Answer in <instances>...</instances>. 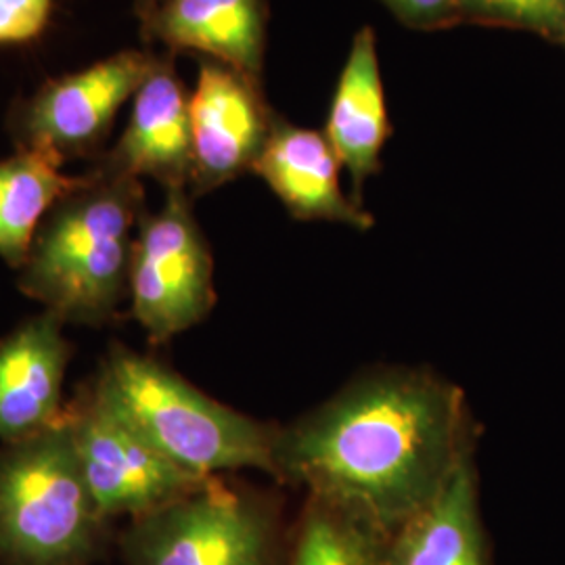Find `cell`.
<instances>
[{
	"mask_svg": "<svg viewBox=\"0 0 565 565\" xmlns=\"http://www.w3.org/2000/svg\"><path fill=\"white\" fill-rule=\"evenodd\" d=\"M469 455L463 392L431 373L392 369L364 375L279 427L275 478L394 534Z\"/></svg>",
	"mask_w": 565,
	"mask_h": 565,
	"instance_id": "6da1fadb",
	"label": "cell"
},
{
	"mask_svg": "<svg viewBox=\"0 0 565 565\" xmlns=\"http://www.w3.org/2000/svg\"><path fill=\"white\" fill-rule=\"evenodd\" d=\"M142 216L141 181L97 163L42 221L21 291L63 323L111 321L128 294Z\"/></svg>",
	"mask_w": 565,
	"mask_h": 565,
	"instance_id": "7a4b0ae2",
	"label": "cell"
},
{
	"mask_svg": "<svg viewBox=\"0 0 565 565\" xmlns=\"http://www.w3.org/2000/svg\"><path fill=\"white\" fill-rule=\"evenodd\" d=\"M90 396L153 446L200 478L260 469L275 478L273 425L260 424L205 396L166 364L116 345Z\"/></svg>",
	"mask_w": 565,
	"mask_h": 565,
	"instance_id": "3957f363",
	"label": "cell"
},
{
	"mask_svg": "<svg viewBox=\"0 0 565 565\" xmlns=\"http://www.w3.org/2000/svg\"><path fill=\"white\" fill-rule=\"evenodd\" d=\"M105 518L82 473L67 419L0 448V559L7 565H86Z\"/></svg>",
	"mask_w": 565,
	"mask_h": 565,
	"instance_id": "277c9868",
	"label": "cell"
},
{
	"mask_svg": "<svg viewBox=\"0 0 565 565\" xmlns=\"http://www.w3.org/2000/svg\"><path fill=\"white\" fill-rule=\"evenodd\" d=\"M126 565H282L279 509L258 492L212 478L132 520Z\"/></svg>",
	"mask_w": 565,
	"mask_h": 565,
	"instance_id": "5b68a950",
	"label": "cell"
},
{
	"mask_svg": "<svg viewBox=\"0 0 565 565\" xmlns=\"http://www.w3.org/2000/svg\"><path fill=\"white\" fill-rule=\"evenodd\" d=\"M128 294L135 319L156 343L202 323L216 302L212 256L184 189L166 191L160 212L142 216Z\"/></svg>",
	"mask_w": 565,
	"mask_h": 565,
	"instance_id": "8992f818",
	"label": "cell"
},
{
	"mask_svg": "<svg viewBox=\"0 0 565 565\" xmlns=\"http://www.w3.org/2000/svg\"><path fill=\"white\" fill-rule=\"evenodd\" d=\"M65 419L74 436L84 480L105 520L149 515L212 480L168 461L95 403L90 394L67 406Z\"/></svg>",
	"mask_w": 565,
	"mask_h": 565,
	"instance_id": "52a82bcc",
	"label": "cell"
},
{
	"mask_svg": "<svg viewBox=\"0 0 565 565\" xmlns=\"http://www.w3.org/2000/svg\"><path fill=\"white\" fill-rule=\"evenodd\" d=\"M156 60L142 51H121L84 72L46 82L18 116L21 147L51 149L63 160L95 151Z\"/></svg>",
	"mask_w": 565,
	"mask_h": 565,
	"instance_id": "ba28073f",
	"label": "cell"
},
{
	"mask_svg": "<svg viewBox=\"0 0 565 565\" xmlns=\"http://www.w3.org/2000/svg\"><path fill=\"white\" fill-rule=\"evenodd\" d=\"M189 116V184L198 195L252 170L273 130L258 82L218 61H203Z\"/></svg>",
	"mask_w": 565,
	"mask_h": 565,
	"instance_id": "9c48e42d",
	"label": "cell"
},
{
	"mask_svg": "<svg viewBox=\"0 0 565 565\" xmlns=\"http://www.w3.org/2000/svg\"><path fill=\"white\" fill-rule=\"evenodd\" d=\"M63 321L44 310L0 342V443L13 445L65 419L70 345Z\"/></svg>",
	"mask_w": 565,
	"mask_h": 565,
	"instance_id": "30bf717a",
	"label": "cell"
},
{
	"mask_svg": "<svg viewBox=\"0 0 565 565\" xmlns=\"http://www.w3.org/2000/svg\"><path fill=\"white\" fill-rule=\"evenodd\" d=\"M189 99L172 63L156 60L135 95L120 141L99 162L139 181L149 177L166 191L186 189L191 179Z\"/></svg>",
	"mask_w": 565,
	"mask_h": 565,
	"instance_id": "8fae6325",
	"label": "cell"
},
{
	"mask_svg": "<svg viewBox=\"0 0 565 565\" xmlns=\"http://www.w3.org/2000/svg\"><path fill=\"white\" fill-rule=\"evenodd\" d=\"M282 205L302 221H329L354 228L373 226L361 203L345 198L342 162L323 132L291 124H273L260 158L252 168Z\"/></svg>",
	"mask_w": 565,
	"mask_h": 565,
	"instance_id": "7c38bea8",
	"label": "cell"
},
{
	"mask_svg": "<svg viewBox=\"0 0 565 565\" xmlns=\"http://www.w3.org/2000/svg\"><path fill=\"white\" fill-rule=\"evenodd\" d=\"M266 11L263 0H162L142 28L174 51H198L258 82Z\"/></svg>",
	"mask_w": 565,
	"mask_h": 565,
	"instance_id": "4fadbf2b",
	"label": "cell"
},
{
	"mask_svg": "<svg viewBox=\"0 0 565 565\" xmlns=\"http://www.w3.org/2000/svg\"><path fill=\"white\" fill-rule=\"evenodd\" d=\"M384 565H492L471 455L429 505L390 534Z\"/></svg>",
	"mask_w": 565,
	"mask_h": 565,
	"instance_id": "5bb4252c",
	"label": "cell"
},
{
	"mask_svg": "<svg viewBox=\"0 0 565 565\" xmlns=\"http://www.w3.org/2000/svg\"><path fill=\"white\" fill-rule=\"evenodd\" d=\"M324 137L342 168L350 172L356 191H361L363 182L377 172L390 137L384 82L371 28L361 30L352 42L329 109Z\"/></svg>",
	"mask_w": 565,
	"mask_h": 565,
	"instance_id": "9a60e30c",
	"label": "cell"
},
{
	"mask_svg": "<svg viewBox=\"0 0 565 565\" xmlns=\"http://www.w3.org/2000/svg\"><path fill=\"white\" fill-rule=\"evenodd\" d=\"M63 158L51 149L21 147L0 160V258L21 270L42 221L82 177L61 170Z\"/></svg>",
	"mask_w": 565,
	"mask_h": 565,
	"instance_id": "2e32d148",
	"label": "cell"
},
{
	"mask_svg": "<svg viewBox=\"0 0 565 565\" xmlns=\"http://www.w3.org/2000/svg\"><path fill=\"white\" fill-rule=\"evenodd\" d=\"M387 541L361 515L308 494L282 565H384Z\"/></svg>",
	"mask_w": 565,
	"mask_h": 565,
	"instance_id": "e0dca14e",
	"label": "cell"
},
{
	"mask_svg": "<svg viewBox=\"0 0 565 565\" xmlns=\"http://www.w3.org/2000/svg\"><path fill=\"white\" fill-rule=\"evenodd\" d=\"M459 15L565 36V0H459Z\"/></svg>",
	"mask_w": 565,
	"mask_h": 565,
	"instance_id": "ac0fdd59",
	"label": "cell"
},
{
	"mask_svg": "<svg viewBox=\"0 0 565 565\" xmlns=\"http://www.w3.org/2000/svg\"><path fill=\"white\" fill-rule=\"evenodd\" d=\"M53 0H0V44L34 41L51 20Z\"/></svg>",
	"mask_w": 565,
	"mask_h": 565,
	"instance_id": "d6986e66",
	"label": "cell"
},
{
	"mask_svg": "<svg viewBox=\"0 0 565 565\" xmlns=\"http://www.w3.org/2000/svg\"><path fill=\"white\" fill-rule=\"evenodd\" d=\"M403 20L415 25H436L459 15V0H385Z\"/></svg>",
	"mask_w": 565,
	"mask_h": 565,
	"instance_id": "ffe728a7",
	"label": "cell"
},
{
	"mask_svg": "<svg viewBox=\"0 0 565 565\" xmlns=\"http://www.w3.org/2000/svg\"><path fill=\"white\" fill-rule=\"evenodd\" d=\"M160 2H162V0H135V11H137V15H139V20H141L142 28L151 21L153 13H156L158 7H160Z\"/></svg>",
	"mask_w": 565,
	"mask_h": 565,
	"instance_id": "44dd1931",
	"label": "cell"
}]
</instances>
